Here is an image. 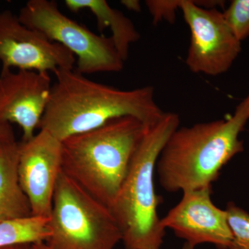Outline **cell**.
<instances>
[{"label": "cell", "instance_id": "obj_20", "mask_svg": "<svg viewBox=\"0 0 249 249\" xmlns=\"http://www.w3.org/2000/svg\"><path fill=\"white\" fill-rule=\"evenodd\" d=\"M0 249H34V248H33V244L20 243L4 246V247H0Z\"/></svg>", "mask_w": 249, "mask_h": 249}, {"label": "cell", "instance_id": "obj_15", "mask_svg": "<svg viewBox=\"0 0 249 249\" xmlns=\"http://www.w3.org/2000/svg\"><path fill=\"white\" fill-rule=\"evenodd\" d=\"M226 211L232 234L229 249H249V214L232 202L228 204Z\"/></svg>", "mask_w": 249, "mask_h": 249}, {"label": "cell", "instance_id": "obj_9", "mask_svg": "<svg viewBox=\"0 0 249 249\" xmlns=\"http://www.w3.org/2000/svg\"><path fill=\"white\" fill-rule=\"evenodd\" d=\"M62 170V142L40 129L19 142L18 176L32 216L50 218L55 183Z\"/></svg>", "mask_w": 249, "mask_h": 249}, {"label": "cell", "instance_id": "obj_21", "mask_svg": "<svg viewBox=\"0 0 249 249\" xmlns=\"http://www.w3.org/2000/svg\"><path fill=\"white\" fill-rule=\"evenodd\" d=\"M33 248L34 249H52L46 245L45 242H37V243L33 244Z\"/></svg>", "mask_w": 249, "mask_h": 249}, {"label": "cell", "instance_id": "obj_2", "mask_svg": "<svg viewBox=\"0 0 249 249\" xmlns=\"http://www.w3.org/2000/svg\"><path fill=\"white\" fill-rule=\"evenodd\" d=\"M249 121V94L225 119L178 127L157 163L160 184L169 193L212 187L221 170L244 151L240 134Z\"/></svg>", "mask_w": 249, "mask_h": 249}, {"label": "cell", "instance_id": "obj_3", "mask_svg": "<svg viewBox=\"0 0 249 249\" xmlns=\"http://www.w3.org/2000/svg\"><path fill=\"white\" fill-rule=\"evenodd\" d=\"M150 126L124 116L62 141V170L110 209Z\"/></svg>", "mask_w": 249, "mask_h": 249}, {"label": "cell", "instance_id": "obj_22", "mask_svg": "<svg viewBox=\"0 0 249 249\" xmlns=\"http://www.w3.org/2000/svg\"><path fill=\"white\" fill-rule=\"evenodd\" d=\"M195 247H193V246L189 245V244L186 243L184 244V245H183L182 249H194Z\"/></svg>", "mask_w": 249, "mask_h": 249}, {"label": "cell", "instance_id": "obj_1", "mask_svg": "<svg viewBox=\"0 0 249 249\" xmlns=\"http://www.w3.org/2000/svg\"><path fill=\"white\" fill-rule=\"evenodd\" d=\"M54 74L56 81L38 129L61 142L118 118L132 116L151 126L164 114L150 85L121 90L93 81L74 70H59Z\"/></svg>", "mask_w": 249, "mask_h": 249}, {"label": "cell", "instance_id": "obj_12", "mask_svg": "<svg viewBox=\"0 0 249 249\" xmlns=\"http://www.w3.org/2000/svg\"><path fill=\"white\" fill-rule=\"evenodd\" d=\"M19 142H0V224L32 216L18 176Z\"/></svg>", "mask_w": 249, "mask_h": 249}, {"label": "cell", "instance_id": "obj_5", "mask_svg": "<svg viewBox=\"0 0 249 249\" xmlns=\"http://www.w3.org/2000/svg\"><path fill=\"white\" fill-rule=\"evenodd\" d=\"M52 249H114L123 235L110 210L61 170L50 216Z\"/></svg>", "mask_w": 249, "mask_h": 249}, {"label": "cell", "instance_id": "obj_18", "mask_svg": "<svg viewBox=\"0 0 249 249\" xmlns=\"http://www.w3.org/2000/svg\"><path fill=\"white\" fill-rule=\"evenodd\" d=\"M15 139L14 130L11 124L0 121V142H9Z\"/></svg>", "mask_w": 249, "mask_h": 249}, {"label": "cell", "instance_id": "obj_19", "mask_svg": "<svg viewBox=\"0 0 249 249\" xmlns=\"http://www.w3.org/2000/svg\"><path fill=\"white\" fill-rule=\"evenodd\" d=\"M121 4L124 5V7L129 11L139 12L142 9L140 1L137 0H122L121 1Z\"/></svg>", "mask_w": 249, "mask_h": 249}, {"label": "cell", "instance_id": "obj_14", "mask_svg": "<svg viewBox=\"0 0 249 249\" xmlns=\"http://www.w3.org/2000/svg\"><path fill=\"white\" fill-rule=\"evenodd\" d=\"M50 218L31 217L0 224V247L20 243L46 242L52 235Z\"/></svg>", "mask_w": 249, "mask_h": 249}, {"label": "cell", "instance_id": "obj_13", "mask_svg": "<svg viewBox=\"0 0 249 249\" xmlns=\"http://www.w3.org/2000/svg\"><path fill=\"white\" fill-rule=\"evenodd\" d=\"M65 4L73 13L89 10L96 18L98 30L102 32L106 28L110 29V37L118 53L124 62L127 60L130 45L141 37L130 19L119 10L111 8L106 0H66Z\"/></svg>", "mask_w": 249, "mask_h": 249}, {"label": "cell", "instance_id": "obj_6", "mask_svg": "<svg viewBox=\"0 0 249 249\" xmlns=\"http://www.w3.org/2000/svg\"><path fill=\"white\" fill-rule=\"evenodd\" d=\"M26 27L68 49L76 59V71L83 75L119 72L124 62L111 37L97 35L59 10L53 0H29L18 15Z\"/></svg>", "mask_w": 249, "mask_h": 249}, {"label": "cell", "instance_id": "obj_11", "mask_svg": "<svg viewBox=\"0 0 249 249\" xmlns=\"http://www.w3.org/2000/svg\"><path fill=\"white\" fill-rule=\"evenodd\" d=\"M52 88L48 72L1 69L0 121L16 123L22 129V142L30 140L38 129Z\"/></svg>", "mask_w": 249, "mask_h": 249}, {"label": "cell", "instance_id": "obj_4", "mask_svg": "<svg viewBox=\"0 0 249 249\" xmlns=\"http://www.w3.org/2000/svg\"><path fill=\"white\" fill-rule=\"evenodd\" d=\"M175 112H164L149 127L134 152L129 170L110 210L122 232L124 249H160L165 229L157 208L154 174L160 152L179 126Z\"/></svg>", "mask_w": 249, "mask_h": 249}, {"label": "cell", "instance_id": "obj_16", "mask_svg": "<svg viewBox=\"0 0 249 249\" xmlns=\"http://www.w3.org/2000/svg\"><path fill=\"white\" fill-rule=\"evenodd\" d=\"M229 29L240 42L249 36V0H233L223 12Z\"/></svg>", "mask_w": 249, "mask_h": 249}, {"label": "cell", "instance_id": "obj_8", "mask_svg": "<svg viewBox=\"0 0 249 249\" xmlns=\"http://www.w3.org/2000/svg\"><path fill=\"white\" fill-rule=\"evenodd\" d=\"M0 62L2 68L55 73L73 70L75 55L39 31L26 27L9 10L0 13Z\"/></svg>", "mask_w": 249, "mask_h": 249}, {"label": "cell", "instance_id": "obj_7", "mask_svg": "<svg viewBox=\"0 0 249 249\" xmlns=\"http://www.w3.org/2000/svg\"><path fill=\"white\" fill-rule=\"evenodd\" d=\"M179 9L191 30L186 63L193 73L216 76L227 72L242 46L218 9H205L196 1L181 0Z\"/></svg>", "mask_w": 249, "mask_h": 249}, {"label": "cell", "instance_id": "obj_17", "mask_svg": "<svg viewBox=\"0 0 249 249\" xmlns=\"http://www.w3.org/2000/svg\"><path fill=\"white\" fill-rule=\"evenodd\" d=\"M181 0H147L145 1L148 11L156 24L161 21L173 23L175 20V11L179 8Z\"/></svg>", "mask_w": 249, "mask_h": 249}, {"label": "cell", "instance_id": "obj_10", "mask_svg": "<svg viewBox=\"0 0 249 249\" xmlns=\"http://www.w3.org/2000/svg\"><path fill=\"white\" fill-rule=\"evenodd\" d=\"M211 193V187L183 192L181 201L160 219L162 227L194 247L209 243L229 249L232 234L227 212L213 204Z\"/></svg>", "mask_w": 249, "mask_h": 249}]
</instances>
